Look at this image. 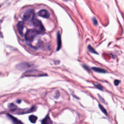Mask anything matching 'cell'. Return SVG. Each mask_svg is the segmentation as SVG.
<instances>
[{
  "label": "cell",
  "mask_w": 124,
  "mask_h": 124,
  "mask_svg": "<svg viewBox=\"0 0 124 124\" xmlns=\"http://www.w3.org/2000/svg\"><path fill=\"white\" fill-rule=\"evenodd\" d=\"M40 32L36 29L28 30L25 34V39L27 41L31 42L33 40L35 36H36Z\"/></svg>",
  "instance_id": "1"
},
{
  "label": "cell",
  "mask_w": 124,
  "mask_h": 124,
  "mask_svg": "<svg viewBox=\"0 0 124 124\" xmlns=\"http://www.w3.org/2000/svg\"><path fill=\"white\" fill-rule=\"evenodd\" d=\"M46 75V74L37 70H31L27 71L24 74V76L27 77H40Z\"/></svg>",
  "instance_id": "2"
},
{
  "label": "cell",
  "mask_w": 124,
  "mask_h": 124,
  "mask_svg": "<svg viewBox=\"0 0 124 124\" xmlns=\"http://www.w3.org/2000/svg\"><path fill=\"white\" fill-rule=\"evenodd\" d=\"M34 12L32 9H29L26 11L24 14L23 19L24 21L32 20L34 19Z\"/></svg>",
  "instance_id": "3"
},
{
  "label": "cell",
  "mask_w": 124,
  "mask_h": 124,
  "mask_svg": "<svg viewBox=\"0 0 124 124\" xmlns=\"http://www.w3.org/2000/svg\"><path fill=\"white\" fill-rule=\"evenodd\" d=\"M32 23L35 29L37 30L38 31L40 32V31H45V28L43 24H42L41 21H39V20L34 18L32 20Z\"/></svg>",
  "instance_id": "4"
},
{
  "label": "cell",
  "mask_w": 124,
  "mask_h": 124,
  "mask_svg": "<svg viewBox=\"0 0 124 124\" xmlns=\"http://www.w3.org/2000/svg\"><path fill=\"white\" fill-rule=\"evenodd\" d=\"M36 110V107L32 106L31 108L27 109H20V111L18 110L17 112H19L18 114H24L27 113H30L33 112Z\"/></svg>",
  "instance_id": "5"
},
{
  "label": "cell",
  "mask_w": 124,
  "mask_h": 124,
  "mask_svg": "<svg viewBox=\"0 0 124 124\" xmlns=\"http://www.w3.org/2000/svg\"><path fill=\"white\" fill-rule=\"evenodd\" d=\"M38 15L44 18H48L49 16V13L46 10H41L38 13Z\"/></svg>",
  "instance_id": "6"
},
{
  "label": "cell",
  "mask_w": 124,
  "mask_h": 124,
  "mask_svg": "<svg viewBox=\"0 0 124 124\" xmlns=\"http://www.w3.org/2000/svg\"><path fill=\"white\" fill-rule=\"evenodd\" d=\"M17 28L19 34L21 36H23V29L24 28V23L22 21H19L17 24Z\"/></svg>",
  "instance_id": "7"
},
{
  "label": "cell",
  "mask_w": 124,
  "mask_h": 124,
  "mask_svg": "<svg viewBox=\"0 0 124 124\" xmlns=\"http://www.w3.org/2000/svg\"><path fill=\"white\" fill-rule=\"evenodd\" d=\"M30 66V65L29 63H26V62H24V63H20V64H18L17 65L16 67L18 69L23 70V69H26V68H28Z\"/></svg>",
  "instance_id": "8"
},
{
  "label": "cell",
  "mask_w": 124,
  "mask_h": 124,
  "mask_svg": "<svg viewBox=\"0 0 124 124\" xmlns=\"http://www.w3.org/2000/svg\"><path fill=\"white\" fill-rule=\"evenodd\" d=\"M7 115L12 120V122L14 124H23L20 120H18L17 118L14 117L12 115L9 114H7Z\"/></svg>",
  "instance_id": "9"
},
{
  "label": "cell",
  "mask_w": 124,
  "mask_h": 124,
  "mask_svg": "<svg viewBox=\"0 0 124 124\" xmlns=\"http://www.w3.org/2000/svg\"><path fill=\"white\" fill-rule=\"evenodd\" d=\"M42 124H52V122L50 118L47 116L42 120Z\"/></svg>",
  "instance_id": "10"
},
{
  "label": "cell",
  "mask_w": 124,
  "mask_h": 124,
  "mask_svg": "<svg viewBox=\"0 0 124 124\" xmlns=\"http://www.w3.org/2000/svg\"><path fill=\"white\" fill-rule=\"evenodd\" d=\"M61 47V39L59 32L57 33V50H59Z\"/></svg>",
  "instance_id": "11"
},
{
  "label": "cell",
  "mask_w": 124,
  "mask_h": 124,
  "mask_svg": "<svg viewBox=\"0 0 124 124\" xmlns=\"http://www.w3.org/2000/svg\"><path fill=\"white\" fill-rule=\"evenodd\" d=\"M92 69L95 72H98V73H106V71L101 68L99 67H92Z\"/></svg>",
  "instance_id": "12"
},
{
  "label": "cell",
  "mask_w": 124,
  "mask_h": 124,
  "mask_svg": "<svg viewBox=\"0 0 124 124\" xmlns=\"http://www.w3.org/2000/svg\"><path fill=\"white\" fill-rule=\"evenodd\" d=\"M29 119L31 123L34 124L35 123H36V122L37 121V117L35 115H31L29 117Z\"/></svg>",
  "instance_id": "13"
},
{
  "label": "cell",
  "mask_w": 124,
  "mask_h": 124,
  "mask_svg": "<svg viewBox=\"0 0 124 124\" xmlns=\"http://www.w3.org/2000/svg\"><path fill=\"white\" fill-rule=\"evenodd\" d=\"M8 108H9L10 110H12V111L15 110L16 109V108H17L16 106L15 105L14 103H10V104H9L8 105Z\"/></svg>",
  "instance_id": "14"
},
{
  "label": "cell",
  "mask_w": 124,
  "mask_h": 124,
  "mask_svg": "<svg viewBox=\"0 0 124 124\" xmlns=\"http://www.w3.org/2000/svg\"><path fill=\"white\" fill-rule=\"evenodd\" d=\"M98 106H99V108H100V110L102 111V112H103L104 114H105V115H108V112H107L106 109L102 105H101L100 104H99Z\"/></svg>",
  "instance_id": "15"
},
{
  "label": "cell",
  "mask_w": 124,
  "mask_h": 124,
  "mask_svg": "<svg viewBox=\"0 0 124 124\" xmlns=\"http://www.w3.org/2000/svg\"><path fill=\"white\" fill-rule=\"evenodd\" d=\"M88 49L89 51L90 52H91V53H94V54H98V53H97V52L94 50V49L90 45H89V46H88Z\"/></svg>",
  "instance_id": "16"
},
{
  "label": "cell",
  "mask_w": 124,
  "mask_h": 124,
  "mask_svg": "<svg viewBox=\"0 0 124 124\" xmlns=\"http://www.w3.org/2000/svg\"><path fill=\"white\" fill-rule=\"evenodd\" d=\"M94 86L95 87H96L98 89L100 90H103V87H102V86L101 85H100V84H98V83H96V84H94Z\"/></svg>",
  "instance_id": "17"
},
{
  "label": "cell",
  "mask_w": 124,
  "mask_h": 124,
  "mask_svg": "<svg viewBox=\"0 0 124 124\" xmlns=\"http://www.w3.org/2000/svg\"><path fill=\"white\" fill-rule=\"evenodd\" d=\"M98 97H99V99H100V100L102 102H103V103H104V104H107V103L105 102V100L101 96H100L99 94H98Z\"/></svg>",
  "instance_id": "18"
},
{
  "label": "cell",
  "mask_w": 124,
  "mask_h": 124,
  "mask_svg": "<svg viewBox=\"0 0 124 124\" xmlns=\"http://www.w3.org/2000/svg\"><path fill=\"white\" fill-rule=\"evenodd\" d=\"M114 83L115 84V85L116 86H117L119 85V84L120 83V81L119 80H117V79H116L114 80Z\"/></svg>",
  "instance_id": "19"
},
{
  "label": "cell",
  "mask_w": 124,
  "mask_h": 124,
  "mask_svg": "<svg viewBox=\"0 0 124 124\" xmlns=\"http://www.w3.org/2000/svg\"><path fill=\"white\" fill-rule=\"evenodd\" d=\"M59 96H60V93H59V92L57 91V92H56V93L55 95V98L56 99H57V98H59Z\"/></svg>",
  "instance_id": "20"
},
{
  "label": "cell",
  "mask_w": 124,
  "mask_h": 124,
  "mask_svg": "<svg viewBox=\"0 0 124 124\" xmlns=\"http://www.w3.org/2000/svg\"><path fill=\"white\" fill-rule=\"evenodd\" d=\"M93 23L94 25H97V20H96V19H95V18H93Z\"/></svg>",
  "instance_id": "21"
},
{
  "label": "cell",
  "mask_w": 124,
  "mask_h": 124,
  "mask_svg": "<svg viewBox=\"0 0 124 124\" xmlns=\"http://www.w3.org/2000/svg\"><path fill=\"white\" fill-rule=\"evenodd\" d=\"M21 102V100H20V99H18V100H17L16 101V103H18V104L20 103Z\"/></svg>",
  "instance_id": "22"
}]
</instances>
